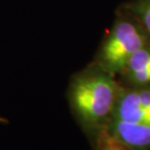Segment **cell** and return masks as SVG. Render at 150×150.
<instances>
[{
	"label": "cell",
	"instance_id": "1",
	"mask_svg": "<svg viewBox=\"0 0 150 150\" xmlns=\"http://www.w3.org/2000/svg\"><path fill=\"white\" fill-rule=\"evenodd\" d=\"M120 90L117 76L94 61L72 76L67 92L70 110L90 145L107 128Z\"/></svg>",
	"mask_w": 150,
	"mask_h": 150
},
{
	"label": "cell",
	"instance_id": "2",
	"mask_svg": "<svg viewBox=\"0 0 150 150\" xmlns=\"http://www.w3.org/2000/svg\"><path fill=\"white\" fill-rule=\"evenodd\" d=\"M106 129L131 150H150V85L121 86Z\"/></svg>",
	"mask_w": 150,
	"mask_h": 150
},
{
	"label": "cell",
	"instance_id": "3",
	"mask_svg": "<svg viewBox=\"0 0 150 150\" xmlns=\"http://www.w3.org/2000/svg\"><path fill=\"white\" fill-rule=\"evenodd\" d=\"M149 42L150 34L130 13L120 7L94 62L117 76L133 53Z\"/></svg>",
	"mask_w": 150,
	"mask_h": 150
},
{
	"label": "cell",
	"instance_id": "4",
	"mask_svg": "<svg viewBox=\"0 0 150 150\" xmlns=\"http://www.w3.org/2000/svg\"><path fill=\"white\" fill-rule=\"evenodd\" d=\"M117 79L123 87L150 85V42L133 53Z\"/></svg>",
	"mask_w": 150,
	"mask_h": 150
},
{
	"label": "cell",
	"instance_id": "5",
	"mask_svg": "<svg viewBox=\"0 0 150 150\" xmlns=\"http://www.w3.org/2000/svg\"><path fill=\"white\" fill-rule=\"evenodd\" d=\"M150 34V0H131L121 6Z\"/></svg>",
	"mask_w": 150,
	"mask_h": 150
},
{
	"label": "cell",
	"instance_id": "6",
	"mask_svg": "<svg viewBox=\"0 0 150 150\" xmlns=\"http://www.w3.org/2000/svg\"><path fill=\"white\" fill-rule=\"evenodd\" d=\"M91 148L93 150H131L128 146L108 133L107 129L99 134L91 144Z\"/></svg>",
	"mask_w": 150,
	"mask_h": 150
},
{
	"label": "cell",
	"instance_id": "7",
	"mask_svg": "<svg viewBox=\"0 0 150 150\" xmlns=\"http://www.w3.org/2000/svg\"><path fill=\"white\" fill-rule=\"evenodd\" d=\"M0 123H8V120L6 119V118L4 117H2V116H0Z\"/></svg>",
	"mask_w": 150,
	"mask_h": 150
}]
</instances>
